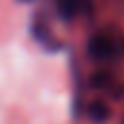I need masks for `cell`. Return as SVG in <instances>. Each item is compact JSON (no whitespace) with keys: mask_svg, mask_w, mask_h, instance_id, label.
<instances>
[{"mask_svg":"<svg viewBox=\"0 0 124 124\" xmlns=\"http://www.w3.org/2000/svg\"><path fill=\"white\" fill-rule=\"evenodd\" d=\"M91 83H93L95 87H101V85H105V83H107V76H105V74H97V76H93Z\"/></svg>","mask_w":124,"mask_h":124,"instance_id":"cell-4","label":"cell"},{"mask_svg":"<svg viewBox=\"0 0 124 124\" xmlns=\"http://www.w3.org/2000/svg\"><path fill=\"white\" fill-rule=\"evenodd\" d=\"M83 6V0H58V12L64 17H72L76 16Z\"/></svg>","mask_w":124,"mask_h":124,"instance_id":"cell-3","label":"cell"},{"mask_svg":"<svg viewBox=\"0 0 124 124\" xmlns=\"http://www.w3.org/2000/svg\"><path fill=\"white\" fill-rule=\"evenodd\" d=\"M89 54L93 58H99V60L108 58V56L114 54V43L108 37H105V35H97L89 43Z\"/></svg>","mask_w":124,"mask_h":124,"instance_id":"cell-1","label":"cell"},{"mask_svg":"<svg viewBox=\"0 0 124 124\" xmlns=\"http://www.w3.org/2000/svg\"><path fill=\"white\" fill-rule=\"evenodd\" d=\"M89 116L95 120V122H105L108 116H110V108L107 103L103 101H93L89 105Z\"/></svg>","mask_w":124,"mask_h":124,"instance_id":"cell-2","label":"cell"},{"mask_svg":"<svg viewBox=\"0 0 124 124\" xmlns=\"http://www.w3.org/2000/svg\"><path fill=\"white\" fill-rule=\"evenodd\" d=\"M23 2H29V0H23Z\"/></svg>","mask_w":124,"mask_h":124,"instance_id":"cell-5","label":"cell"}]
</instances>
